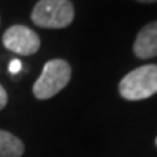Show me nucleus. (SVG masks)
Wrapping results in <instances>:
<instances>
[{"mask_svg": "<svg viewBox=\"0 0 157 157\" xmlns=\"http://www.w3.org/2000/svg\"><path fill=\"white\" fill-rule=\"evenodd\" d=\"M157 93V64L141 66L119 82V95L127 101H143Z\"/></svg>", "mask_w": 157, "mask_h": 157, "instance_id": "1", "label": "nucleus"}, {"mask_svg": "<svg viewBox=\"0 0 157 157\" xmlns=\"http://www.w3.org/2000/svg\"><path fill=\"white\" fill-rule=\"evenodd\" d=\"M32 22L39 28H67L74 19V7L70 0H39L35 5Z\"/></svg>", "mask_w": 157, "mask_h": 157, "instance_id": "2", "label": "nucleus"}, {"mask_svg": "<svg viewBox=\"0 0 157 157\" xmlns=\"http://www.w3.org/2000/svg\"><path fill=\"white\" fill-rule=\"evenodd\" d=\"M70 77H71V68L67 61L60 58L50 60L44 66L42 73L36 78L32 87L34 96L39 101L50 99L67 86Z\"/></svg>", "mask_w": 157, "mask_h": 157, "instance_id": "3", "label": "nucleus"}, {"mask_svg": "<svg viewBox=\"0 0 157 157\" xmlns=\"http://www.w3.org/2000/svg\"><path fill=\"white\" fill-rule=\"evenodd\" d=\"M3 45L15 54L32 56L41 47L39 36L23 25H13L3 34Z\"/></svg>", "mask_w": 157, "mask_h": 157, "instance_id": "4", "label": "nucleus"}, {"mask_svg": "<svg viewBox=\"0 0 157 157\" xmlns=\"http://www.w3.org/2000/svg\"><path fill=\"white\" fill-rule=\"evenodd\" d=\"M134 54L141 60L157 57V21L141 29L134 42Z\"/></svg>", "mask_w": 157, "mask_h": 157, "instance_id": "5", "label": "nucleus"}, {"mask_svg": "<svg viewBox=\"0 0 157 157\" xmlns=\"http://www.w3.org/2000/svg\"><path fill=\"white\" fill-rule=\"evenodd\" d=\"M25 153V146L16 135L0 129V157H21Z\"/></svg>", "mask_w": 157, "mask_h": 157, "instance_id": "6", "label": "nucleus"}, {"mask_svg": "<svg viewBox=\"0 0 157 157\" xmlns=\"http://www.w3.org/2000/svg\"><path fill=\"white\" fill-rule=\"evenodd\" d=\"M22 70V63H21V60H12L10 64H9V71H10V74H17L19 71Z\"/></svg>", "mask_w": 157, "mask_h": 157, "instance_id": "7", "label": "nucleus"}, {"mask_svg": "<svg viewBox=\"0 0 157 157\" xmlns=\"http://www.w3.org/2000/svg\"><path fill=\"white\" fill-rule=\"evenodd\" d=\"M6 103H7V93H6L5 87L0 84V111L6 106Z\"/></svg>", "mask_w": 157, "mask_h": 157, "instance_id": "8", "label": "nucleus"}, {"mask_svg": "<svg viewBox=\"0 0 157 157\" xmlns=\"http://www.w3.org/2000/svg\"><path fill=\"white\" fill-rule=\"evenodd\" d=\"M138 2H143V3H156L157 0H138Z\"/></svg>", "mask_w": 157, "mask_h": 157, "instance_id": "9", "label": "nucleus"}, {"mask_svg": "<svg viewBox=\"0 0 157 157\" xmlns=\"http://www.w3.org/2000/svg\"><path fill=\"white\" fill-rule=\"evenodd\" d=\"M156 146H157V138H156Z\"/></svg>", "mask_w": 157, "mask_h": 157, "instance_id": "10", "label": "nucleus"}]
</instances>
